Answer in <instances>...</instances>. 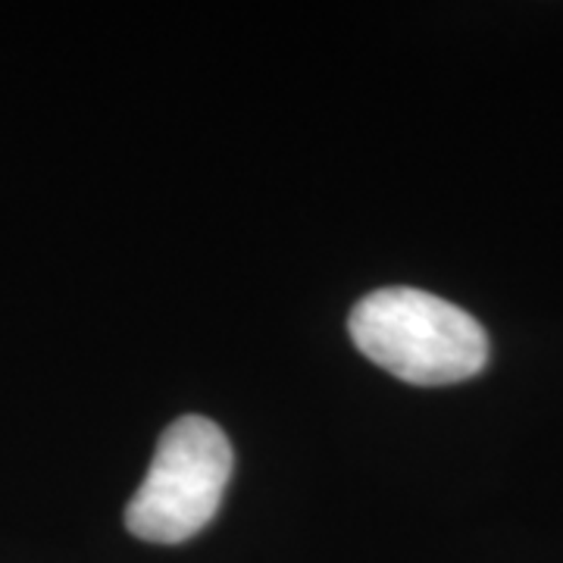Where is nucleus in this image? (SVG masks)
Masks as SVG:
<instances>
[{
	"mask_svg": "<svg viewBox=\"0 0 563 563\" xmlns=\"http://www.w3.org/2000/svg\"><path fill=\"white\" fill-rule=\"evenodd\" d=\"M363 357L410 385H454L488 363V332L473 313L422 288H376L347 317Z\"/></svg>",
	"mask_w": 563,
	"mask_h": 563,
	"instance_id": "f257e3e1",
	"label": "nucleus"
},
{
	"mask_svg": "<svg viewBox=\"0 0 563 563\" xmlns=\"http://www.w3.org/2000/svg\"><path fill=\"white\" fill-rule=\"evenodd\" d=\"M232 466V444L217 422L181 417L161 435L147 476L125 504V529L151 544L195 539L217 517Z\"/></svg>",
	"mask_w": 563,
	"mask_h": 563,
	"instance_id": "f03ea898",
	"label": "nucleus"
}]
</instances>
